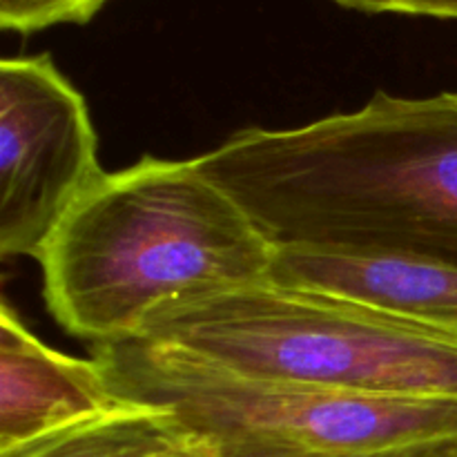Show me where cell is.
<instances>
[{"label":"cell","mask_w":457,"mask_h":457,"mask_svg":"<svg viewBox=\"0 0 457 457\" xmlns=\"http://www.w3.org/2000/svg\"><path fill=\"white\" fill-rule=\"evenodd\" d=\"M214 445H217L219 457H457V436L411 442V445L386 446V449L375 451H346V453L244 445V442H214Z\"/></svg>","instance_id":"obj_10"},{"label":"cell","mask_w":457,"mask_h":457,"mask_svg":"<svg viewBox=\"0 0 457 457\" xmlns=\"http://www.w3.org/2000/svg\"><path fill=\"white\" fill-rule=\"evenodd\" d=\"M98 360L45 346L7 303L0 308V455L123 406Z\"/></svg>","instance_id":"obj_6"},{"label":"cell","mask_w":457,"mask_h":457,"mask_svg":"<svg viewBox=\"0 0 457 457\" xmlns=\"http://www.w3.org/2000/svg\"><path fill=\"white\" fill-rule=\"evenodd\" d=\"M275 245L195 159L143 156L103 174L40 254L54 320L98 344L163 308L270 279Z\"/></svg>","instance_id":"obj_2"},{"label":"cell","mask_w":457,"mask_h":457,"mask_svg":"<svg viewBox=\"0 0 457 457\" xmlns=\"http://www.w3.org/2000/svg\"><path fill=\"white\" fill-rule=\"evenodd\" d=\"M83 94L47 54L0 62V254L40 259L103 177Z\"/></svg>","instance_id":"obj_5"},{"label":"cell","mask_w":457,"mask_h":457,"mask_svg":"<svg viewBox=\"0 0 457 457\" xmlns=\"http://www.w3.org/2000/svg\"><path fill=\"white\" fill-rule=\"evenodd\" d=\"M0 457H219V451L172 411L125 400L101 418Z\"/></svg>","instance_id":"obj_8"},{"label":"cell","mask_w":457,"mask_h":457,"mask_svg":"<svg viewBox=\"0 0 457 457\" xmlns=\"http://www.w3.org/2000/svg\"><path fill=\"white\" fill-rule=\"evenodd\" d=\"M112 0H0V27L36 34L56 25H85Z\"/></svg>","instance_id":"obj_9"},{"label":"cell","mask_w":457,"mask_h":457,"mask_svg":"<svg viewBox=\"0 0 457 457\" xmlns=\"http://www.w3.org/2000/svg\"><path fill=\"white\" fill-rule=\"evenodd\" d=\"M112 388L172 411L212 442L375 451L457 436V397H384L241 378L141 339L94 346Z\"/></svg>","instance_id":"obj_4"},{"label":"cell","mask_w":457,"mask_h":457,"mask_svg":"<svg viewBox=\"0 0 457 457\" xmlns=\"http://www.w3.org/2000/svg\"><path fill=\"white\" fill-rule=\"evenodd\" d=\"M195 163L275 248L457 268V92L245 128Z\"/></svg>","instance_id":"obj_1"},{"label":"cell","mask_w":457,"mask_h":457,"mask_svg":"<svg viewBox=\"0 0 457 457\" xmlns=\"http://www.w3.org/2000/svg\"><path fill=\"white\" fill-rule=\"evenodd\" d=\"M241 378L457 397V342L337 295L259 281L147 317L138 337Z\"/></svg>","instance_id":"obj_3"},{"label":"cell","mask_w":457,"mask_h":457,"mask_svg":"<svg viewBox=\"0 0 457 457\" xmlns=\"http://www.w3.org/2000/svg\"><path fill=\"white\" fill-rule=\"evenodd\" d=\"M270 281L353 299L457 342V268L453 266L277 248Z\"/></svg>","instance_id":"obj_7"}]
</instances>
